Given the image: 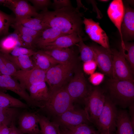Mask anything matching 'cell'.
<instances>
[{"instance_id":"cell-14","label":"cell","mask_w":134,"mask_h":134,"mask_svg":"<svg viewBox=\"0 0 134 134\" xmlns=\"http://www.w3.org/2000/svg\"><path fill=\"white\" fill-rule=\"evenodd\" d=\"M83 23L86 32L91 40L104 47L109 48L108 37L99 23L94 21L92 19L84 17Z\"/></svg>"},{"instance_id":"cell-10","label":"cell","mask_w":134,"mask_h":134,"mask_svg":"<svg viewBox=\"0 0 134 134\" xmlns=\"http://www.w3.org/2000/svg\"><path fill=\"white\" fill-rule=\"evenodd\" d=\"M54 122L60 127L74 126L90 123L84 109L75 108L74 106L63 113L55 117Z\"/></svg>"},{"instance_id":"cell-15","label":"cell","mask_w":134,"mask_h":134,"mask_svg":"<svg viewBox=\"0 0 134 134\" xmlns=\"http://www.w3.org/2000/svg\"><path fill=\"white\" fill-rule=\"evenodd\" d=\"M18 120V128L23 134H41L38 126L37 113L23 112L20 114Z\"/></svg>"},{"instance_id":"cell-45","label":"cell","mask_w":134,"mask_h":134,"mask_svg":"<svg viewBox=\"0 0 134 134\" xmlns=\"http://www.w3.org/2000/svg\"><path fill=\"white\" fill-rule=\"evenodd\" d=\"M0 91L3 92L5 93L6 92V90H4V89H3L0 88Z\"/></svg>"},{"instance_id":"cell-2","label":"cell","mask_w":134,"mask_h":134,"mask_svg":"<svg viewBox=\"0 0 134 134\" xmlns=\"http://www.w3.org/2000/svg\"><path fill=\"white\" fill-rule=\"evenodd\" d=\"M134 82L113 78L108 81L109 98L116 105L125 108L134 102Z\"/></svg>"},{"instance_id":"cell-8","label":"cell","mask_w":134,"mask_h":134,"mask_svg":"<svg viewBox=\"0 0 134 134\" xmlns=\"http://www.w3.org/2000/svg\"><path fill=\"white\" fill-rule=\"evenodd\" d=\"M111 50L113 56L112 78L134 81L133 71L121 52L115 49Z\"/></svg>"},{"instance_id":"cell-23","label":"cell","mask_w":134,"mask_h":134,"mask_svg":"<svg viewBox=\"0 0 134 134\" xmlns=\"http://www.w3.org/2000/svg\"><path fill=\"white\" fill-rule=\"evenodd\" d=\"M43 50L61 64H66L74 62V53L69 48H53Z\"/></svg>"},{"instance_id":"cell-26","label":"cell","mask_w":134,"mask_h":134,"mask_svg":"<svg viewBox=\"0 0 134 134\" xmlns=\"http://www.w3.org/2000/svg\"><path fill=\"white\" fill-rule=\"evenodd\" d=\"M37 114L41 134H61L58 124L54 122H51L45 116Z\"/></svg>"},{"instance_id":"cell-39","label":"cell","mask_w":134,"mask_h":134,"mask_svg":"<svg viewBox=\"0 0 134 134\" xmlns=\"http://www.w3.org/2000/svg\"><path fill=\"white\" fill-rule=\"evenodd\" d=\"M104 78V75L103 74L96 72L90 75L89 79L92 84L95 86H97L102 82Z\"/></svg>"},{"instance_id":"cell-41","label":"cell","mask_w":134,"mask_h":134,"mask_svg":"<svg viewBox=\"0 0 134 134\" xmlns=\"http://www.w3.org/2000/svg\"><path fill=\"white\" fill-rule=\"evenodd\" d=\"M129 109V115L131 124L134 128V103L131 104L128 107Z\"/></svg>"},{"instance_id":"cell-11","label":"cell","mask_w":134,"mask_h":134,"mask_svg":"<svg viewBox=\"0 0 134 134\" xmlns=\"http://www.w3.org/2000/svg\"><path fill=\"white\" fill-rule=\"evenodd\" d=\"M0 88L6 90H10L16 93L26 101L29 107H39L37 104L31 99L26 90L11 75L0 74Z\"/></svg>"},{"instance_id":"cell-29","label":"cell","mask_w":134,"mask_h":134,"mask_svg":"<svg viewBox=\"0 0 134 134\" xmlns=\"http://www.w3.org/2000/svg\"><path fill=\"white\" fill-rule=\"evenodd\" d=\"M0 107L4 108L15 107L29 109V106L19 100L5 92L0 91Z\"/></svg>"},{"instance_id":"cell-4","label":"cell","mask_w":134,"mask_h":134,"mask_svg":"<svg viewBox=\"0 0 134 134\" xmlns=\"http://www.w3.org/2000/svg\"><path fill=\"white\" fill-rule=\"evenodd\" d=\"M74 66V62L59 64L51 67L46 71L45 82L49 86L50 92L65 86Z\"/></svg>"},{"instance_id":"cell-20","label":"cell","mask_w":134,"mask_h":134,"mask_svg":"<svg viewBox=\"0 0 134 134\" xmlns=\"http://www.w3.org/2000/svg\"><path fill=\"white\" fill-rule=\"evenodd\" d=\"M20 47L26 48L19 33L15 30L0 40V52L3 53L9 54L14 49Z\"/></svg>"},{"instance_id":"cell-12","label":"cell","mask_w":134,"mask_h":134,"mask_svg":"<svg viewBox=\"0 0 134 134\" xmlns=\"http://www.w3.org/2000/svg\"><path fill=\"white\" fill-rule=\"evenodd\" d=\"M95 54V61L100 70L112 77L113 56L111 50L101 46H91Z\"/></svg>"},{"instance_id":"cell-30","label":"cell","mask_w":134,"mask_h":134,"mask_svg":"<svg viewBox=\"0 0 134 134\" xmlns=\"http://www.w3.org/2000/svg\"><path fill=\"white\" fill-rule=\"evenodd\" d=\"M62 127V131L66 134H100L98 130L87 124Z\"/></svg>"},{"instance_id":"cell-36","label":"cell","mask_w":134,"mask_h":134,"mask_svg":"<svg viewBox=\"0 0 134 134\" xmlns=\"http://www.w3.org/2000/svg\"><path fill=\"white\" fill-rule=\"evenodd\" d=\"M36 51L34 50L23 47H18L14 49L9 53L13 56H18L23 55L32 56Z\"/></svg>"},{"instance_id":"cell-17","label":"cell","mask_w":134,"mask_h":134,"mask_svg":"<svg viewBox=\"0 0 134 134\" xmlns=\"http://www.w3.org/2000/svg\"><path fill=\"white\" fill-rule=\"evenodd\" d=\"M27 90L29 92L31 99L37 104L40 108H42L50 95V92L46 82H43L33 84Z\"/></svg>"},{"instance_id":"cell-48","label":"cell","mask_w":134,"mask_h":134,"mask_svg":"<svg viewBox=\"0 0 134 134\" xmlns=\"http://www.w3.org/2000/svg\"></svg>"},{"instance_id":"cell-34","label":"cell","mask_w":134,"mask_h":134,"mask_svg":"<svg viewBox=\"0 0 134 134\" xmlns=\"http://www.w3.org/2000/svg\"><path fill=\"white\" fill-rule=\"evenodd\" d=\"M15 22V17L0 10V36L9 34V27Z\"/></svg>"},{"instance_id":"cell-32","label":"cell","mask_w":134,"mask_h":134,"mask_svg":"<svg viewBox=\"0 0 134 134\" xmlns=\"http://www.w3.org/2000/svg\"><path fill=\"white\" fill-rule=\"evenodd\" d=\"M76 45L78 47L80 53V58L84 63L94 60L95 59L94 52L91 46L86 45L84 42L82 36L80 40Z\"/></svg>"},{"instance_id":"cell-35","label":"cell","mask_w":134,"mask_h":134,"mask_svg":"<svg viewBox=\"0 0 134 134\" xmlns=\"http://www.w3.org/2000/svg\"><path fill=\"white\" fill-rule=\"evenodd\" d=\"M11 26L20 34L32 36L36 39V41L42 32L33 30L15 22Z\"/></svg>"},{"instance_id":"cell-40","label":"cell","mask_w":134,"mask_h":134,"mask_svg":"<svg viewBox=\"0 0 134 134\" xmlns=\"http://www.w3.org/2000/svg\"><path fill=\"white\" fill-rule=\"evenodd\" d=\"M52 5L55 10L72 6L69 0H54Z\"/></svg>"},{"instance_id":"cell-46","label":"cell","mask_w":134,"mask_h":134,"mask_svg":"<svg viewBox=\"0 0 134 134\" xmlns=\"http://www.w3.org/2000/svg\"><path fill=\"white\" fill-rule=\"evenodd\" d=\"M61 134H66L62 131H61Z\"/></svg>"},{"instance_id":"cell-6","label":"cell","mask_w":134,"mask_h":134,"mask_svg":"<svg viewBox=\"0 0 134 134\" xmlns=\"http://www.w3.org/2000/svg\"><path fill=\"white\" fill-rule=\"evenodd\" d=\"M106 97L99 87L92 89L84 103V110L88 119L95 125L103 108Z\"/></svg>"},{"instance_id":"cell-18","label":"cell","mask_w":134,"mask_h":134,"mask_svg":"<svg viewBox=\"0 0 134 134\" xmlns=\"http://www.w3.org/2000/svg\"><path fill=\"white\" fill-rule=\"evenodd\" d=\"M124 15L121 26L124 41L133 40L134 37V11L127 5H124Z\"/></svg>"},{"instance_id":"cell-31","label":"cell","mask_w":134,"mask_h":134,"mask_svg":"<svg viewBox=\"0 0 134 134\" xmlns=\"http://www.w3.org/2000/svg\"><path fill=\"white\" fill-rule=\"evenodd\" d=\"M120 52L124 57L133 71L134 69V44L133 43L124 41L121 44Z\"/></svg>"},{"instance_id":"cell-9","label":"cell","mask_w":134,"mask_h":134,"mask_svg":"<svg viewBox=\"0 0 134 134\" xmlns=\"http://www.w3.org/2000/svg\"><path fill=\"white\" fill-rule=\"evenodd\" d=\"M46 72L34 66L29 69L17 70L12 76L18 81L22 87L26 90L33 84L45 82Z\"/></svg>"},{"instance_id":"cell-37","label":"cell","mask_w":134,"mask_h":134,"mask_svg":"<svg viewBox=\"0 0 134 134\" xmlns=\"http://www.w3.org/2000/svg\"><path fill=\"white\" fill-rule=\"evenodd\" d=\"M34 5L36 9H41L43 11L47 10V7L51 4L50 0H29Z\"/></svg>"},{"instance_id":"cell-44","label":"cell","mask_w":134,"mask_h":134,"mask_svg":"<svg viewBox=\"0 0 134 134\" xmlns=\"http://www.w3.org/2000/svg\"><path fill=\"white\" fill-rule=\"evenodd\" d=\"M116 134L115 132H111L105 134Z\"/></svg>"},{"instance_id":"cell-5","label":"cell","mask_w":134,"mask_h":134,"mask_svg":"<svg viewBox=\"0 0 134 134\" xmlns=\"http://www.w3.org/2000/svg\"><path fill=\"white\" fill-rule=\"evenodd\" d=\"M118 111L116 105L106 97L104 106L95 125L100 134L115 132Z\"/></svg>"},{"instance_id":"cell-42","label":"cell","mask_w":134,"mask_h":134,"mask_svg":"<svg viewBox=\"0 0 134 134\" xmlns=\"http://www.w3.org/2000/svg\"><path fill=\"white\" fill-rule=\"evenodd\" d=\"M15 123H12L10 126V132L9 134H24L16 126Z\"/></svg>"},{"instance_id":"cell-7","label":"cell","mask_w":134,"mask_h":134,"mask_svg":"<svg viewBox=\"0 0 134 134\" xmlns=\"http://www.w3.org/2000/svg\"><path fill=\"white\" fill-rule=\"evenodd\" d=\"M66 87L73 103H84L92 89L88 84L83 73L79 69L76 70Z\"/></svg>"},{"instance_id":"cell-24","label":"cell","mask_w":134,"mask_h":134,"mask_svg":"<svg viewBox=\"0 0 134 134\" xmlns=\"http://www.w3.org/2000/svg\"><path fill=\"white\" fill-rule=\"evenodd\" d=\"M64 35H66L57 28L50 27L46 29L42 32L37 40L36 47L41 49L45 45L54 42L60 36Z\"/></svg>"},{"instance_id":"cell-38","label":"cell","mask_w":134,"mask_h":134,"mask_svg":"<svg viewBox=\"0 0 134 134\" xmlns=\"http://www.w3.org/2000/svg\"><path fill=\"white\" fill-rule=\"evenodd\" d=\"M97 66V63L94 60L84 62L83 65V70L86 74L90 75L94 72Z\"/></svg>"},{"instance_id":"cell-25","label":"cell","mask_w":134,"mask_h":134,"mask_svg":"<svg viewBox=\"0 0 134 134\" xmlns=\"http://www.w3.org/2000/svg\"><path fill=\"white\" fill-rule=\"evenodd\" d=\"M21 109L0 107V125H5L9 127L12 123H15L21 112Z\"/></svg>"},{"instance_id":"cell-1","label":"cell","mask_w":134,"mask_h":134,"mask_svg":"<svg viewBox=\"0 0 134 134\" xmlns=\"http://www.w3.org/2000/svg\"><path fill=\"white\" fill-rule=\"evenodd\" d=\"M43 22L50 27H55L65 35L75 33L82 36V15L79 10L72 7L39 13Z\"/></svg>"},{"instance_id":"cell-27","label":"cell","mask_w":134,"mask_h":134,"mask_svg":"<svg viewBox=\"0 0 134 134\" xmlns=\"http://www.w3.org/2000/svg\"><path fill=\"white\" fill-rule=\"evenodd\" d=\"M15 22L24 26L38 31L42 32L50 27L43 22L39 13L36 17L19 19L15 20Z\"/></svg>"},{"instance_id":"cell-33","label":"cell","mask_w":134,"mask_h":134,"mask_svg":"<svg viewBox=\"0 0 134 134\" xmlns=\"http://www.w3.org/2000/svg\"><path fill=\"white\" fill-rule=\"evenodd\" d=\"M18 70L15 65L0 52V74L12 76Z\"/></svg>"},{"instance_id":"cell-16","label":"cell","mask_w":134,"mask_h":134,"mask_svg":"<svg viewBox=\"0 0 134 134\" xmlns=\"http://www.w3.org/2000/svg\"><path fill=\"white\" fill-rule=\"evenodd\" d=\"M124 13V7L121 0H114L110 3L107 14L111 21L116 27L121 39V44L124 43L121 32V26Z\"/></svg>"},{"instance_id":"cell-21","label":"cell","mask_w":134,"mask_h":134,"mask_svg":"<svg viewBox=\"0 0 134 134\" xmlns=\"http://www.w3.org/2000/svg\"><path fill=\"white\" fill-rule=\"evenodd\" d=\"M32 59L34 66L46 72L51 67L59 64H62L42 50L36 51L32 56Z\"/></svg>"},{"instance_id":"cell-22","label":"cell","mask_w":134,"mask_h":134,"mask_svg":"<svg viewBox=\"0 0 134 134\" xmlns=\"http://www.w3.org/2000/svg\"><path fill=\"white\" fill-rule=\"evenodd\" d=\"M128 113L125 110L118 111L116 124V134H134Z\"/></svg>"},{"instance_id":"cell-13","label":"cell","mask_w":134,"mask_h":134,"mask_svg":"<svg viewBox=\"0 0 134 134\" xmlns=\"http://www.w3.org/2000/svg\"><path fill=\"white\" fill-rule=\"evenodd\" d=\"M10 9L15 15V20L35 17L39 13L34 7L24 0H7L4 5Z\"/></svg>"},{"instance_id":"cell-3","label":"cell","mask_w":134,"mask_h":134,"mask_svg":"<svg viewBox=\"0 0 134 134\" xmlns=\"http://www.w3.org/2000/svg\"><path fill=\"white\" fill-rule=\"evenodd\" d=\"M73 102L64 86L53 92H50L48 100L42 109L51 115L59 116L74 106Z\"/></svg>"},{"instance_id":"cell-43","label":"cell","mask_w":134,"mask_h":134,"mask_svg":"<svg viewBox=\"0 0 134 134\" xmlns=\"http://www.w3.org/2000/svg\"><path fill=\"white\" fill-rule=\"evenodd\" d=\"M10 130L9 127L5 125H0L1 134H9Z\"/></svg>"},{"instance_id":"cell-47","label":"cell","mask_w":134,"mask_h":134,"mask_svg":"<svg viewBox=\"0 0 134 134\" xmlns=\"http://www.w3.org/2000/svg\"><path fill=\"white\" fill-rule=\"evenodd\" d=\"M0 134H1V133H0Z\"/></svg>"},{"instance_id":"cell-19","label":"cell","mask_w":134,"mask_h":134,"mask_svg":"<svg viewBox=\"0 0 134 134\" xmlns=\"http://www.w3.org/2000/svg\"><path fill=\"white\" fill-rule=\"evenodd\" d=\"M82 36L74 33L63 35L58 38L54 42L47 44L41 49L45 50L53 48H69L79 42Z\"/></svg>"},{"instance_id":"cell-28","label":"cell","mask_w":134,"mask_h":134,"mask_svg":"<svg viewBox=\"0 0 134 134\" xmlns=\"http://www.w3.org/2000/svg\"><path fill=\"white\" fill-rule=\"evenodd\" d=\"M2 53L15 65L18 70L29 69L34 67L32 56L23 55L15 57L9 54Z\"/></svg>"}]
</instances>
